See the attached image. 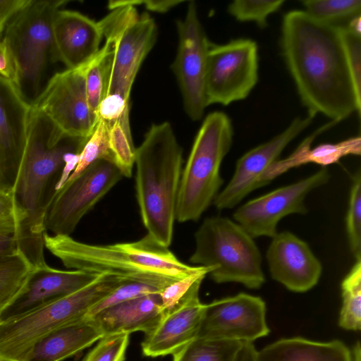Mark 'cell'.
I'll use <instances>...</instances> for the list:
<instances>
[{"mask_svg":"<svg viewBox=\"0 0 361 361\" xmlns=\"http://www.w3.org/2000/svg\"><path fill=\"white\" fill-rule=\"evenodd\" d=\"M233 138L227 114L216 111L207 115L182 171L176 211L178 222L199 220L213 203L224 182L220 167Z\"/></svg>","mask_w":361,"mask_h":361,"instance_id":"cell-6","label":"cell"},{"mask_svg":"<svg viewBox=\"0 0 361 361\" xmlns=\"http://www.w3.org/2000/svg\"><path fill=\"white\" fill-rule=\"evenodd\" d=\"M285 2L284 0H235L228 4L227 10L239 22H252L264 28L268 24V17L277 12Z\"/></svg>","mask_w":361,"mask_h":361,"instance_id":"cell-33","label":"cell"},{"mask_svg":"<svg viewBox=\"0 0 361 361\" xmlns=\"http://www.w3.org/2000/svg\"><path fill=\"white\" fill-rule=\"evenodd\" d=\"M90 318L104 336L151 332L163 317L159 293L143 295L108 307Z\"/></svg>","mask_w":361,"mask_h":361,"instance_id":"cell-22","label":"cell"},{"mask_svg":"<svg viewBox=\"0 0 361 361\" xmlns=\"http://www.w3.org/2000/svg\"><path fill=\"white\" fill-rule=\"evenodd\" d=\"M176 24L178 45L171 68L180 90L186 114L192 121H198L207 107L205 79L211 42L200 20L195 1L189 2L185 18Z\"/></svg>","mask_w":361,"mask_h":361,"instance_id":"cell-12","label":"cell"},{"mask_svg":"<svg viewBox=\"0 0 361 361\" xmlns=\"http://www.w3.org/2000/svg\"><path fill=\"white\" fill-rule=\"evenodd\" d=\"M159 292L157 288L147 284L135 281H124L96 304L89 311L86 317H91L98 312L117 303L143 295L159 293Z\"/></svg>","mask_w":361,"mask_h":361,"instance_id":"cell-37","label":"cell"},{"mask_svg":"<svg viewBox=\"0 0 361 361\" xmlns=\"http://www.w3.org/2000/svg\"><path fill=\"white\" fill-rule=\"evenodd\" d=\"M112 157L99 159L59 189L48 209L46 232L71 235L82 217L123 178Z\"/></svg>","mask_w":361,"mask_h":361,"instance_id":"cell-11","label":"cell"},{"mask_svg":"<svg viewBox=\"0 0 361 361\" xmlns=\"http://www.w3.org/2000/svg\"><path fill=\"white\" fill-rule=\"evenodd\" d=\"M346 231L349 247L356 260H361V173L353 179L346 216Z\"/></svg>","mask_w":361,"mask_h":361,"instance_id":"cell-34","label":"cell"},{"mask_svg":"<svg viewBox=\"0 0 361 361\" xmlns=\"http://www.w3.org/2000/svg\"><path fill=\"white\" fill-rule=\"evenodd\" d=\"M87 140L68 135L42 111L31 107L25 150L11 192L18 250L33 268L47 264L45 217L66 164L80 153Z\"/></svg>","mask_w":361,"mask_h":361,"instance_id":"cell-2","label":"cell"},{"mask_svg":"<svg viewBox=\"0 0 361 361\" xmlns=\"http://www.w3.org/2000/svg\"><path fill=\"white\" fill-rule=\"evenodd\" d=\"M31 0L0 1V37L8 23L19 11L24 8Z\"/></svg>","mask_w":361,"mask_h":361,"instance_id":"cell-40","label":"cell"},{"mask_svg":"<svg viewBox=\"0 0 361 361\" xmlns=\"http://www.w3.org/2000/svg\"><path fill=\"white\" fill-rule=\"evenodd\" d=\"M195 249L190 262L212 267L209 273L217 283L234 282L258 289L265 281L260 251L238 223L223 216L204 220L195 234Z\"/></svg>","mask_w":361,"mask_h":361,"instance_id":"cell-7","label":"cell"},{"mask_svg":"<svg viewBox=\"0 0 361 361\" xmlns=\"http://www.w3.org/2000/svg\"><path fill=\"white\" fill-rule=\"evenodd\" d=\"M330 173L324 167L297 183L277 188L251 200L233 214L234 220L252 238H273L279 221L291 214L307 212L305 198L309 192L329 181Z\"/></svg>","mask_w":361,"mask_h":361,"instance_id":"cell-14","label":"cell"},{"mask_svg":"<svg viewBox=\"0 0 361 361\" xmlns=\"http://www.w3.org/2000/svg\"><path fill=\"white\" fill-rule=\"evenodd\" d=\"M313 119L308 114L295 118L281 133L240 157L231 180L213 202L216 208H233L250 192L267 185L264 178L270 166L278 160L286 146L308 128Z\"/></svg>","mask_w":361,"mask_h":361,"instance_id":"cell-16","label":"cell"},{"mask_svg":"<svg viewBox=\"0 0 361 361\" xmlns=\"http://www.w3.org/2000/svg\"><path fill=\"white\" fill-rule=\"evenodd\" d=\"M17 217L11 190L0 185V232L15 233Z\"/></svg>","mask_w":361,"mask_h":361,"instance_id":"cell-39","label":"cell"},{"mask_svg":"<svg viewBox=\"0 0 361 361\" xmlns=\"http://www.w3.org/2000/svg\"><path fill=\"white\" fill-rule=\"evenodd\" d=\"M242 342L196 338L173 354V361H238Z\"/></svg>","mask_w":361,"mask_h":361,"instance_id":"cell-26","label":"cell"},{"mask_svg":"<svg viewBox=\"0 0 361 361\" xmlns=\"http://www.w3.org/2000/svg\"><path fill=\"white\" fill-rule=\"evenodd\" d=\"M341 32L349 71L356 94L361 99V36L345 27H341Z\"/></svg>","mask_w":361,"mask_h":361,"instance_id":"cell-38","label":"cell"},{"mask_svg":"<svg viewBox=\"0 0 361 361\" xmlns=\"http://www.w3.org/2000/svg\"><path fill=\"white\" fill-rule=\"evenodd\" d=\"M44 244L67 268L118 276L147 284L159 291L204 267L183 262L148 233L133 242L93 245L78 241L71 235L46 232Z\"/></svg>","mask_w":361,"mask_h":361,"instance_id":"cell-3","label":"cell"},{"mask_svg":"<svg viewBox=\"0 0 361 361\" xmlns=\"http://www.w3.org/2000/svg\"><path fill=\"white\" fill-rule=\"evenodd\" d=\"M338 123L329 121L307 137L298 148L287 158L277 160L271 166L266 174V180H271L291 168L308 163L326 166L338 162L341 158L348 155L361 154V137L360 135L351 137L337 143H324L311 148L314 139L324 132Z\"/></svg>","mask_w":361,"mask_h":361,"instance_id":"cell-24","label":"cell"},{"mask_svg":"<svg viewBox=\"0 0 361 361\" xmlns=\"http://www.w3.org/2000/svg\"><path fill=\"white\" fill-rule=\"evenodd\" d=\"M212 267H204L200 271L175 281L163 288L159 295L161 298L163 316L174 309L200 279H204L212 271Z\"/></svg>","mask_w":361,"mask_h":361,"instance_id":"cell-36","label":"cell"},{"mask_svg":"<svg viewBox=\"0 0 361 361\" xmlns=\"http://www.w3.org/2000/svg\"><path fill=\"white\" fill-rule=\"evenodd\" d=\"M342 306L338 325L347 331L361 329V260H356L341 282Z\"/></svg>","mask_w":361,"mask_h":361,"instance_id":"cell-27","label":"cell"},{"mask_svg":"<svg viewBox=\"0 0 361 361\" xmlns=\"http://www.w3.org/2000/svg\"><path fill=\"white\" fill-rule=\"evenodd\" d=\"M183 1H141V5L143 4L148 10L157 13H166L172 8L176 6Z\"/></svg>","mask_w":361,"mask_h":361,"instance_id":"cell-42","label":"cell"},{"mask_svg":"<svg viewBox=\"0 0 361 361\" xmlns=\"http://www.w3.org/2000/svg\"><path fill=\"white\" fill-rule=\"evenodd\" d=\"M107 6L111 11L98 21L112 50L106 97L129 103L140 67L156 42L157 27L147 13L139 14L130 1H110Z\"/></svg>","mask_w":361,"mask_h":361,"instance_id":"cell-9","label":"cell"},{"mask_svg":"<svg viewBox=\"0 0 361 361\" xmlns=\"http://www.w3.org/2000/svg\"><path fill=\"white\" fill-rule=\"evenodd\" d=\"M267 259L271 278L295 293L312 289L322 272V264L308 244L288 231L272 238Z\"/></svg>","mask_w":361,"mask_h":361,"instance_id":"cell-19","label":"cell"},{"mask_svg":"<svg viewBox=\"0 0 361 361\" xmlns=\"http://www.w3.org/2000/svg\"><path fill=\"white\" fill-rule=\"evenodd\" d=\"M109 142L114 160L123 176L130 178L136 148L133 142L130 122L117 120L109 124Z\"/></svg>","mask_w":361,"mask_h":361,"instance_id":"cell-31","label":"cell"},{"mask_svg":"<svg viewBox=\"0 0 361 361\" xmlns=\"http://www.w3.org/2000/svg\"><path fill=\"white\" fill-rule=\"evenodd\" d=\"M107 157L113 158L109 142V124L99 118L92 135L79 154V160L75 169L66 181L78 176L96 161Z\"/></svg>","mask_w":361,"mask_h":361,"instance_id":"cell-32","label":"cell"},{"mask_svg":"<svg viewBox=\"0 0 361 361\" xmlns=\"http://www.w3.org/2000/svg\"><path fill=\"white\" fill-rule=\"evenodd\" d=\"M352 352V361H361V348L359 341L353 345Z\"/></svg>","mask_w":361,"mask_h":361,"instance_id":"cell-45","label":"cell"},{"mask_svg":"<svg viewBox=\"0 0 361 361\" xmlns=\"http://www.w3.org/2000/svg\"><path fill=\"white\" fill-rule=\"evenodd\" d=\"M19 252L15 233L0 232V258Z\"/></svg>","mask_w":361,"mask_h":361,"instance_id":"cell-41","label":"cell"},{"mask_svg":"<svg viewBox=\"0 0 361 361\" xmlns=\"http://www.w3.org/2000/svg\"><path fill=\"white\" fill-rule=\"evenodd\" d=\"M52 30L59 62L66 69L83 65L101 48L103 34L99 23L78 11L59 9Z\"/></svg>","mask_w":361,"mask_h":361,"instance_id":"cell-21","label":"cell"},{"mask_svg":"<svg viewBox=\"0 0 361 361\" xmlns=\"http://www.w3.org/2000/svg\"><path fill=\"white\" fill-rule=\"evenodd\" d=\"M0 361H3V360H0Z\"/></svg>","mask_w":361,"mask_h":361,"instance_id":"cell-47","label":"cell"},{"mask_svg":"<svg viewBox=\"0 0 361 361\" xmlns=\"http://www.w3.org/2000/svg\"><path fill=\"white\" fill-rule=\"evenodd\" d=\"M281 52L307 114L337 123L354 112L361 99L349 71L341 27L321 23L305 11L293 10L282 20Z\"/></svg>","mask_w":361,"mask_h":361,"instance_id":"cell-1","label":"cell"},{"mask_svg":"<svg viewBox=\"0 0 361 361\" xmlns=\"http://www.w3.org/2000/svg\"><path fill=\"white\" fill-rule=\"evenodd\" d=\"M1 37H0V46H1Z\"/></svg>","mask_w":361,"mask_h":361,"instance_id":"cell-46","label":"cell"},{"mask_svg":"<svg viewBox=\"0 0 361 361\" xmlns=\"http://www.w3.org/2000/svg\"><path fill=\"white\" fill-rule=\"evenodd\" d=\"M129 343V334L104 336L82 361H124Z\"/></svg>","mask_w":361,"mask_h":361,"instance_id":"cell-35","label":"cell"},{"mask_svg":"<svg viewBox=\"0 0 361 361\" xmlns=\"http://www.w3.org/2000/svg\"><path fill=\"white\" fill-rule=\"evenodd\" d=\"M345 27L355 35L361 36V15L357 16L350 20Z\"/></svg>","mask_w":361,"mask_h":361,"instance_id":"cell-44","label":"cell"},{"mask_svg":"<svg viewBox=\"0 0 361 361\" xmlns=\"http://www.w3.org/2000/svg\"><path fill=\"white\" fill-rule=\"evenodd\" d=\"M111 59V46L106 40L87 63L85 74L87 99L91 109L97 115L98 106L106 95Z\"/></svg>","mask_w":361,"mask_h":361,"instance_id":"cell-28","label":"cell"},{"mask_svg":"<svg viewBox=\"0 0 361 361\" xmlns=\"http://www.w3.org/2000/svg\"><path fill=\"white\" fill-rule=\"evenodd\" d=\"M255 361H352V352L337 339L320 342L292 337L281 338L257 350Z\"/></svg>","mask_w":361,"mask_h":361,"instance_id":"cell-25","label":"cell"},{"mask_svg":"<svg viewBox=\"0 0 361 361\" xmlns=\"http://www.w3.org/2000/svg\"><path fill=\"white\" fill-rule=\"evenodd\" d=\"M203 280L198 279L182 301L145 334L141 343L144 355L157 357L173 355L197 338L206 307L199 297Z\"/></svg>","mask_w":361,"mask_h":361,"instance_id":"cell-20","label":"cell"},{"mask_svg":"<svg viewBox=\"0 0 361 361\" xmlns=\"http://www.w3.org/2000/svg\"><path fill=\"white\" fill-rule=\"evenodd\" d=\"M68 1L31 0L6 25L1 41L10 67V80L24 101L35 105L59 62L52 23Z\"/></svg>","mask_w":361,"mask_h":361,"instance_id":"cell-5","label":"cell"},{"mask_svg":"<svg viewBox=\"0 0 361 361\" xmlns=\"http://www.w3.org/2000/svg\"><path fill=\"white\" fill-rule=\"evenodd\" d=\"M87 63L55 73L32 106L42 111L66 134L83 139L89 138L99 120L88 103Z\"/></svg>","mask_w":361,"mask_h":361,"instance_id":"cell-13","label":"cell"},{"mask_svg":"<svg viewBox=\"0 0 361 361\" xmlns=\"http://www.w3.org/2000/svg\"><path fill=\"white\" fill-rule=\"evenodd\" d=\"M99 275L80 270L57 269L47 264L33 268L20 291L0 311V323L70 295Z\"/></svg>","mask_w":361,"mask_h":361,"instance_id":"cell-17","label":"cell"},{"mask_svg":"<svg viewBox=\"0 0 361 361\" xmlns=\"http://www.w3.org/2000/svg\"><path fill=\"white\" fill-rule=\"evenodd\" d=\"M266 303L259 296L240 293L206 304L197 338L253 343L267 336Z\"/></svg>","mask_w":361,"mask_h":361,"instance_id":"cell-15","label":"cell"},{"mask_svg":"<svg viewBox=\"0 0 361 361\" xmlns=\"http://www.w3.org/2000/svg\"><path fill=\"white\" fill-rule=\"evenodd\" d=\"M305 11L314 19L333 26L345 27L361 15L360 0H303Z\"/></svg>","mask_w":361,"mask_h":361,"instance_id":"cell-29","label":"cell"},{"mask_svg":"<svg viewBox=\"0 0 361 361\" xmlns=\"http://www.w3.org/2000/svg\"><path fill=\"white\" fill-rule=\"evenodd\" d=\"M257 349L253 343L242 342L238 361H255Z\"/></svg>","mask_w":361,"mask_h":361,"instance_id":"cell-43","label":"cell"},{"mask_svg":"<svg viewBox=\"0 0 361 361\" xmlns=\"http://www.w3.org/2000/svg\"><path fill=\"white\" fill-rule=\"evenodd\" d=\"M259 80L258 46L248 38L210 44L205 79L207 106L247 98Z\"/></svg>","mask_w":361,"mask_h":361,"instance_id":"cell-10","label":"cell"},{"mask_svg":"<svg viewBox=\"0 0 361 361\" xmlns=\"http://www.w3.org/2000/svg\"><path fill=\"white\" fill-rule=\"evenodd\" d=\"M104 336L89 317L63 325L37 341L24 361H62L81 352Z\"/></svg>","mask_w":361,"mask_h":361,"instance_id":"cell-23","label":"cell"},{"mask_svg":"<svg viewBox=\"0 0 361 361\" xmlns=\"http://www.w3.org/2000/svg\"><path fill=\"white\" fill-rule=\"evenodd\" d=\"M136 198L147 233L169 247L183 171V149L170 123L152 124L135 149Z\"/></svg>","mask_w":361,"mask_h":361,"instance_id":"cell-4","label":"cell"},{"mask_svg":"<svg viewBox=\"0 0 361 361\" xmlns=\"http://www.w3.org/2000/svg\"><path fill=\"white\" fill-rule=\"evenodd\" d=\"M126 280L100 274L82 288L15 319L0 323V360L24 361L35 343L53 330L86 317Z\"/></svg>","mask_w":361,"mask_h":361,"instance_id":"cell-8","label":"cell"},{"mask_svg":"<svg viewBox=\"0 0 361 361\" xmlns=\"http://www.w3.org/2000/svg\"><path fill=\"white\" fill-rule=\"evenodd\" d=\"M31 107L0 75V185L12 190L23 159Z\"/></svg>","mask_w":361,"mask_h":361,"instance_id":"cell-18","label":"cell"},{"mask_svg":"<svg viewBox=\"0 0 361 361\" xmlns=\"http://www.w3.org/2000/svg\"><path fill=\"white\" fill-rule=\"evenodd\" d=\"M32 269L20 252L0 258V311L20 291Z\"/></svg>","mask_w":361,"mask_h":361,"instance_id":"cell-30","label":"cell"}]
</instances>
